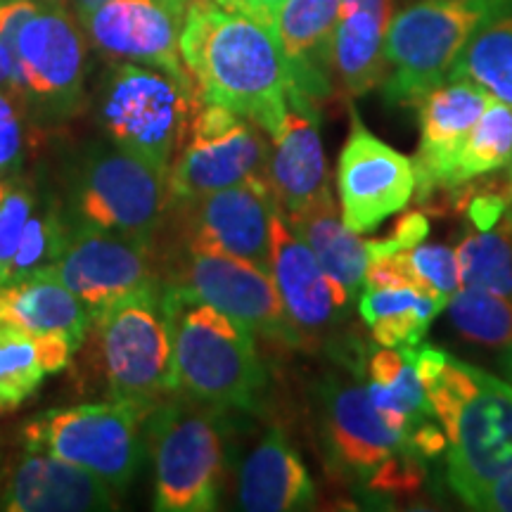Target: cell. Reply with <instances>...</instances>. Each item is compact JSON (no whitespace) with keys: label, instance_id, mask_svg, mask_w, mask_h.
<instances>
[{"label":"cell","instance_id":"ab89813d","mask_svg":"<svg viewBox=\"0 0 512 512\" xmlns=\"http://www.w3.org/2000/svg\"><path fill=\"white\" fill-rule=\"evenodd\" d=\"M344 8H361L370 10L375 15L392 19V0H342Z\"/></svg>","mask_w":512,"mask_h":512},{"label":"cell","instance_id":"7c38bea8","mask_svg":"<svg viewBox=\"0 0 512 512\" xmlns=\"http://www.w3.org/2000/svg\"><path fill=\"white\" fill-rule=\"evenodd\" d=\"M448 484L465 505L512 472V384L479 368L470 394L444 425Z\"/></svg>","mask_w":512,"mask_h":512},{"label":"cell","instance_id":"9c48e42d","mask_svg":"<svg viewBox=\"0 0 512 512\" xmlns=\"http://www.w3.org/2000/svg\"><path fill=\"white\" fill-rule=\"evenodd\" d=\"M12 95L34 126H60L86 102V38L67 10L38 8L17 38Z\"/></svg>","mask_w":512,"mask_h":512},{"label":"cell","instance_id":"7bdbcfd3","mask_svg":"<svg viewBox=\"0 0 512 512\" xmlns=\"http://www.w3.org/2000/svg\"><path fill=\"white\" fill-rule=\"evenodd\" d=\"M505 354H503V358H501V366H503V370H505V380H508L510 384H512V347H508V349H503Z\"/></svg>","mask_w":512,"mask_h":512},{"label":"cell","instance_id":"cb8c5ba5","mask_svg":"<svg viewBox=\"0 0 512 512\" xmlns=\"http://www.w3.org/2000/svg\"><path fill=\"white\" fill-rule=\"evenodd\" d=\"M91 323L88 306L50 271L0 287V325L29 335H62L79 349Z\"/></svg>","mask_w":512,"mask_h":512},{"label":"cell","instance_id":"5bb4252c","mask_svg":"<svg viewBox=\"0 0 512 512\" xmlns=\"http://www.w3.org/2000/svg\"><path fill=\"white\" fill-rule=\"evenodd\" d=\"M342 221L358 235L373 233L408 207L418 188L413 159L375 136L351 107V131L337 159Z\"/></svg>","mask_w":512,"mask_h":512},{"label":"cell","instance_id":"d590c367","mask_svg":"<svg viewBox=\"0 0 512 512\" xmlns=\"http://www.w3.org/2000/svg\"><path fill=\"white\" fill-rule=\"evenodd\" d=\"M432 320V316L420 311L396 313V316H384L370 323V332H373V339L380 347L401 351L418 347L422 339H425L427 330H430Z\"/></svg>","mask_w":512,"mask_h":512},{"label":"cell","instance_id":"e0dca14e","mask_svg":"<svg viewBox=\"0 0 512 512\" xmlns=\"http://www.w3.org/2000/svg\"><path fill=\"white\" fill-rule=\"evenodd\" d=\"M271 275L299 347L325 342L347 318L351 302L330 283L309 245L292 230L283 209L275 211L271 223Z\"/></svg>","mask_w":512,"mask_h":512},{"label":"cell","instance_id":"3957f363","mask_svg":"<svg viewBox=\"0 0 512 512\" xmlns=\"http://www.w3.org/2000/svg\"><path fill=\"white\" fill-rule=\"evenodd\" d=\"M67 226H91L157 242L169 219V171L110 138L88 140L64 171L60 197Z\"/></svg>","mask_w":512,"mask_h":512},{"label":"cell","instance_id":"d4e9b609","mask_svg":"<svg viewBox=\"0 0 512 512\" xmlns=\"http://www.w3.org/2000/svg\"><path fill=\"white\" fill-rule=\"evenodd\" d=\"M285 216L294 233L309 245L320 268L328 275L330 283L337 287V292L349 302H354L361 287H366L370 254L361 235L354 233L337 214L332 195L297 211V214Z\"/></svg>","mask_w":512,"mask_h":512},{"label":"cell","instance_id":"f6af8a7d","mask_svg":"<svg viewBox=\"0 0 512 512\" xmlns=\"http://www.w3.org/2000/svg\"><path fill=\"white\" fill-rule=\"evenodd\" d=\"M510 185H512V166H510Z\"/></svg>","mask_w":512,"mask_h":512},{"label":"cell","instance_id":"ee69618b","mask_svg":"<svg viewBox=\"0 0 512 512\" xmlns=\"http://www.w3.org/2000/svg\"><path fill=\"white\" fill-rule=\"evenodd\" d=\"M38 5H43V8H55V10H67L69 12V5H72V0H36Z\"/></svg>","mask_w":512,"mask_h":512},{"label":"cell","instance_id":"5b68a950","mask_svg":"<svg viewBox=\"0 0 512 512\" xmlns=\"http://www.w3.org/2000/svg\"><path fill=\"white\" fill-rule=\"evenodd\" d=\"M91 328L110 399L152 408L178 394L162 280L107 306L93 318Z\"/></svg>","mask_w":512,"mask_h":512},{"label":"cell","instance_id":"484cf974","mask_svg":"<svg viewBox=\"0 0 512 512\" xmlns=\"http://www.w3.org/2000/svg\"><path fill=\"white\" fill-rule=\"evenodd\" d=\"M387 27V17L342 5L335 43H332V67L351 98H361L387 79L389 62L384 53Z\"/></svg>","mask_w":512,"mask_h":512},{"label":"cell","instance_id":"4dcf8cb0","mask_svg":"<svg viewBox=\"0 0 512 512\" xmlns=\"http://www.w3.org/2000/svg\"><path fill=\"white\" fill-rule=\"evenodd\" d=\"M453 328L491 349L512 347V299L482 290H458L446 302Z\"/></svg>","mask_w":512,"mask_h":512},{"label":"cell","instance_id":"2e32d148","mask_svg":"<svg viewBox=\"0 0 512 512\" xmlns=\"http://www.w3.org/2000/svg\"><path fill=\"white\" fill-rule=\"evenodd\" d=\"M316 411L325 453L344 477L368 484L389 458L413 448L382 420L363 382L325 377L316 387Z\"/></svg>","mask_w":512,"mask_h":512},{"label":"cell","instance_id":"e575fe53","mask_svg":"<svg viewBox=\"0 0 512 512\" xmlns=\"http://www.w3.org/2000/svg\"><path fill=\"white\" fill-rule=\"evenodd\" d=\"M446 302L448 299L432 297V294L415 290V287H384V290H366L358 302V313L368 325L375 323L377 318L408 311H420L437 318L446 309Z\"/></svg>","mask_w":512,"mask_h":512},{"label":"cell","instance_id":"ac0fdd59","mask_svg":"<svg viewBox=\"0 0 512 512\" xmlns=\"http://www.w3.org/2000/svg\"><path fill=\"white\" fill-rule=\"evenodd\" d=\"M81 24L105 57L162 69L195 88L181 57L183 19L162 0H107Z\"/></svg>","mask_w":512,"mask_h":512},{"label":"cell","instance_id":"ba28073f","mask_svg":"<svg viewBox=\"0 0 512 512\" xmlns=\"http://www.w3.org/2000/svg\"><path fill=\"white\" fill-rule=\"evenodd\" d=\"M197 102L188 83L162 69L124 62L102 83L98 124L112 143L169 171Z\"/></svg>","mask_w":512,"mask_h":512},{"label":"cell","instance_id":"52a82bcc","mask_svg":"<svg viewBox=\"0 0 512 512\" xmlns=\"http://www.w3.org/2000/svg\"><path fill=\"white\" fill-rule=\"evenodd\" d=\"M152 408L107 399L46 411L24 425L27 448L100 477L112 491H124L145 460V422Z\"/></svg>","mask_w":512,"mask_h":512},{"label":"cell","instance_id":"f1b7e54d","mask_svg":"<svg viewBox=\"0 0 512 512\" xmlns=\"http://www.w3.org/2000/svg\"><path fill=\"white\" fill-rule=\"evenodd\" d=\"M512 162V105L491 95L482 117L467 133L446 190L460 188L472 178L494 174Z\"/></svg>","mask_w":512,"mask_h":512},{"label":"cell","instance_id":"4316f807","mask_svg":"<svg viewBox=\"0 0 512 512\" xmlns=\"http://www.w3.org/2000/svg\"><path fill=\"white\" fill-rule=\"evenodd\" d=\"M453 79H467L512 105V0L486 17L453 64Z\"/></svg>","mask_w":512,"mask_h":512},{"label":"cell","instance_id":"f35d334b","mask_svg":"<svg viewBox=\"0 0 512 512\" xmlns=\"http://www.w3.org/2000/svg\"><path fill=\"white\" fill-rule=\"evenodd\" d=\"M408 439H411L413 448L422 458L439 456L446 448V432H441L439 427L432 425V422H422L420 427H415V430L408 434Z\"/></svg>","mask_w":512,"mask_h":512},{"label":"cell","instance_id":"8d00e7d4","mask_svg":"<svg viewBox=\"0 0 512 512\" xmlns=\"http://www.w3.org/2000/svg\"><path fill=\"white\" fill-rule=\"evenodd\" d=\"M221 8L240 12L249 19H254L256 24L266 29H275V17H278L280 8L285 5V0H216Z\"/></svg>","mask_w":512,"mask_h":512},{"label":"cell","instance_id":"7402d4cb","mask_svg":"<svg viewBox=\"0 0 512 512\" xmlns=\"http://www.w3.org/2000/svg\"><path fill=\"white\" fill-rule=\"evenodd\" d=\"M342 0H285L273 34L283 50L290 86L311 100L332 93V43Z\"/></svg>","mask_w":512,"mask_h":512},{"label":"cell","instance_id":"1f68e13d","mask_svg":"<svg viewBox=\"0 0 512 512\" xmlns=\"http://www.w3.org/2000/svg\"><path fill=\"white\" fill-rule=\"evenodd\" d=\"M43 195L46 190L38 188L34 181H24L19 176L0 178V285L5 283L24 230Z\"/></svg>","mask_w":512,"mask_h":512},{"label":"cell","instance_id":"7a4b0ae2","mask_svg":"<svg viewBox=\"0 0 512 512\" xmlns=\"http://www.w3.org/2000/svg\"><path fill=\"white\" fill-rule=\"evenodd\" d=\"M164 297L178 394L221 411H256L268 373L254 332L183 287L164 283Z\"/></svg>","mask_w":512,"mask_h":512},{"label":"cell","instance_id":"60d3db41","mask_svg":"<svg viewBox=\"0 0 512 512\" xmlns=\"http://www.w3.org/2000/svg\"><path fill=\"white\" fill-rule=\"evenodd\" d=\"M72 3L76 8V15H79V19L83 22V19H86L88 15H93L100 5H105L107 0H72Z\"/></svg>","mask_w":512,"mask_h":512},{"label":"cell","instance_id":"603a6c76","mask_svg":"<svg viewBox=\"0 0 512 512\" xmlns=\"http://www.w3.org/2000/svg\"><path fill=\"white\" fill-rule=\"evenodd\" d=\"M316 501V486L304 460L280 430L261 437L240 465L238 503L249 512L306 510Z\"/></svg>","mask_w":512,"mask_h":512},{"label":"cell","instance_id":"277c9868","mask_svg":"<svg viewBox=\"0 0 512 512\" xmlns=\"http://www.w3.org/2000/svg\"><path fill=\"white\" fill-rule=\"evenodd\" d=\"M145 434L155 463V510L219 508L228 456L226 411L171 394L152 406Z\"/></svg>","mask_w":512,"mask_h":512},{"label":"cell","instance_id":"d6986e66","mask_svg":"<svg viewBox=\"0 0 512 512\" xmlns=\"http://www.w3.org/2000/svg\"><path fill=\"white\" fill-rule=\"evenodd\" d=\"M266 181L285 214H297L332 195L318 105L292 86L283 124L271 138Z\"/></svg>","mask_w":512,"mask_h":512},{"label":"cell","instance_id":"836d02e7","mask_svg":"<svg viewBox=\"0 0 512 512\" xmlns=\"http://www.w3.org/2000/svg\"><path fill=\"white\" fill-rule=\"evenodd\" d=\"M29 126H34L10 91H0V178L17 176L29 155Z\"/></svg>","mask_w":512,"mask_h":512},{"label":"cell","instance_id":"d6a6232c","mask_svg":"<svg viewBox=\"0 0 512 512\" xmlns=\"http://www.w3.org/2000/svg\"><path fill=\"white\" fill-rule=\"evenodd\" d=\"M408 266L415 278L425 285L427 292L434 297L448 299L451 294L460 290V271L456 249L446 245H415L411 249H403Z\"/></svg>","mask_w":512,"mask_h":512},{"label":"cell","instance_id":"f546056e","mask_svg":"<svg viewBox=\"0 0 512 512\" xmlns=\"http://www.w3.org/2000/svg\"><path fill=\"white\" fill-rule=\"evenodd\" d=\"M46 375L41 335L0 325V413L22 406Z\"/></svg>","mask_w":512,"mask_h":512},{"label":"cell","instance_id":"8fae6325","mask_svg":"<svg viewBox=\"0 0 512 512\" xmlns=\"http://www.w3.org/2000/svg\"><path fill=\"white\" fill-rule=\"evenodd\" d=\"M268 152L271 138L254 121L200 100L169 169L174 204L200 200L249 178H266Z\"/></svg>","mask_w":512,"mask_h":512},{"label":"cell","instance_id":"6da1fadb","mask_svg":"<svg viewBox=\"0 0 512 512\" xmlns=\"http://www.w3.org/2000/svg\"><path fill=\"white\" fill-rule=\"evenodd\" d=\"M181 57L197 98L242 114L268 138L280 131L290 72L271 29L216 0H195L181 24Z\"/></svg>","mask_w":512,"mask_h":512},{"label":"cell","instance_id":"8992f818","mask_svg":"<svg viewBox=\"0 0 512 512\" xmlns=\"http://www.w3.org/2000/svg\"><path fill=\"white\" fill-rule=\"evenodd\" d=\"M505 0H418L389 19L384 53L389 74L382 83L387 105H418L448 79L475 31Z\"/></svg>","mask_w":512,"mask_h":512},{"label":"cell","instance_id":"83f0119b","mask_svg":"<svg viewBox=\"0 0 512 512\" xmlns=\"http://www.w3.org/2000/svg\"><path fill=\"white\" fill-rule=\"evenodd\" d=\"M460 290L512 299V204L491 230L467 228L456 247Z\"/></svg>","mask_w":512,"mask_h":512},{"label":"cell","instance_id":"9a60e30c","mask_svg":"<svg viewBox=\"0 0 512 512\" xmlns=\"http://www.w3.org/2000/svg\"><path fill=\"white\" fill-rule=\"evenodd\" d=\"M171 209L181 219L178 245L233 254L271 271V223L280 204L266 178H249Z\"/></svg>","mask_w":512,"mask_h":512},{"label":"cell","instance_id":"44dd1931","mask_svg":"<svg viewBox=\"0 0 512 512\" xmlns=\"http://www.w3.org/2000/svg\"><path fill=\"white\" fill-rule=\"evenodd\" d=\"M112 508L114 494L100 477L38 448H27L12 463L0 494V510L10 512H86Z\"/></svg>","mask_w":512,"mask_h":512},{"label":"cell","instance_id":"b9f144b4","mask_svg":"<svg viewBox=\"0 0 512 512\" xmlns=\"http://www.w3.org/2000/svg\"><path fill=\"white\" fill-rule=\"evenodd\" d=\"M162 3H164L169 10H174L176 15L183 19V17H185V10H188L190 5L195 3V0H162Z\"/></svg>","mask_w":512,"mask_h":512},{"label":"cell","instance_id":"74e56055","mask_svg":"<svg viewBox=\"0 0 512 512\" xmlns=\"http://www.w3.org/2000/svg\"><path fill=\"white\" fill-rule=\"evenodd\" d=\"M470 508L486 512H512V472L498 479L494 486H489Z\"/></svg>","mask_w":512,"mask_h":512},{"label":"cell","instance_id":"bcb514c9","mask_svg":"<svg viewBox=\"0 0 512 512\" xmlns=\"http://www.w3.org/2000/svg\"><path fill=\"white\" fill-rule=\"evenodd\" d=\"M0 3H3V0H0Z\"/></svg>","mask_w":512,"mask_h":512},{"label":"cell","instance_id":"ffe728a7","mask_svg":"<svg viewBox=\"0 0 512 512\" xmlns=\"http://www.w3.org/2000/svg\"><path fill=\"white\" fill-rule=\"evenodd\" d=\"M491 95L467 79L448 76L418 102L420 150L415 155L418 202L446 190L467 133L482 117Z\"/></svg>","mask_w":512,"mask_h":512},{"label":"cell","instance_id":"30bf717a","mask_svg":"<svg viewBox=\"0 0 512 512\" xmlns=\"http://www.w3.org/2000/svg\"><path fill=\"white\" fill-rule=\"evenodd\" d=\"M159 278L238 320L256 337L280 347H299V337L285 316L271 271L252 261L214 249L178 245L159 254Z\"/></svg>","mask_w":512,"mask_h":512},{"label":"cell","instance_id":"4fadbf2b","mask_svg":"<svg viewBox=\"0 0 512 512\" xmlns=\"http://www.w3.org/2000/svg\"><path fill=\"white\" fill-rule=\"evenodd\" d=\"M48 271L88 306L93 318L126 294L162 280L155 242L91 226H67L60 259Z\"/></svg>","mask_w":512,"mask_h":512}]
</instances>
